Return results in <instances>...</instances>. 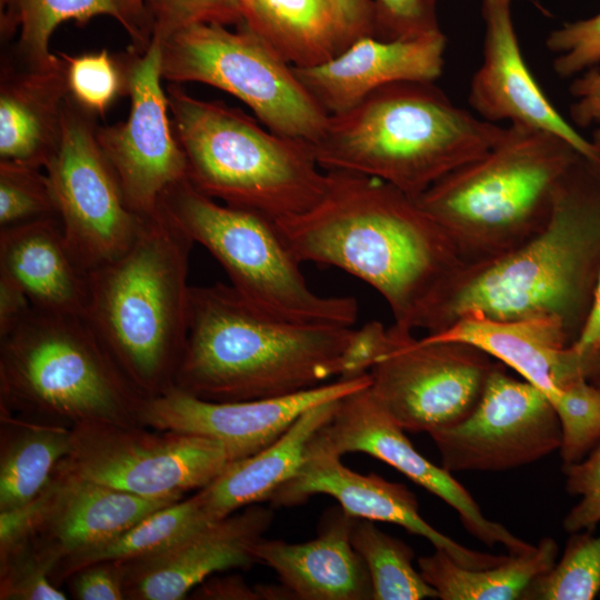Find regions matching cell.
Returning <instances> with one entry per match:
<instances>
[{
    "label": "cell",
    "instance_id": "obj_24",
    "mask_svg": "<svg viewBox=\"0 0 600 600\" xmlns=\"http://www.w3.org/2000/svg\"><path fill=\"white\" fill-rule=\"evenodd\" d=\"M357 518L334 510L319 536L303 543L260 539L257 562L274 570L282 587L301 600H369L372 583L366 563L351 543Z\"/></svg>",
    "mask_w": 600,
    "mask_h": 600
},
{
    "label": "cell",
    "instance_id": "obj_4",
    "mask_svg": "<svg viewBox=\"0 0 600 600\" xmlns=\"http://www.w3.org/2000/svg\"><path fill=\"white\" fill-rule=\"evenodd\" d=\"M506 128L456 106L433 82L402 81L330 114L310 147L324 171L371 176L416 199L486 153Z\"/></svg>",
    "mask_w": 600,
    "mask_h": 600
},
{
    "label": "cell",
    "instance_id": "obj_5",
    "mask_svg": "<svg viewBox=\"0 0 600 600\" xmlns=\"http://www.w3.org/2000/svg\"><path fill=\"white\" fill-rule=\"evenodd\" d=\"M193 244L158 206L128 250L88 272L84 319L143 399L173 386L188 331Z\"/></svg>",
    "mask_w": 600,
    "mask_h": 600
},
{
    "label": "cell",
    "instance_id": "obj_1",
    "mask_svg": "<svg viewBox=\"0 0 600 600\" xmlns=\"http://www.w3.org/2000/svg\"><path fill=\"white\" fill-rule=\"evenodd\" d=\"M600 274V163L580 156L556 196L547 226L520 246L462 262L436 289L414 329L440 332L468 313L509 321L553 318L572 343Z\"/></svg>",
    "mask_w": 600,
    "mask_h": 600
},
{
    "label": "cell",
    "instance_id": "obj_7",
    "mask_svg": "<svg viewBox=\"0 0 600 600\" xmlns=\"http://www.w3.org/2000/svg\"><path fill=\"white\" fill-rule=\"evenodd\" d=\"M172 128L188 180L222 203L273 221L300 214L323 196L327 171L309 143L262 128L240 109L167 87Z\"/></svg>",
    "mask_w": 600,
    "mask_h": 600
},
{
    "label": "cell",
    "instance_id": "obj_40",
    "mask_svg": "<svg viewBox=\"0 0 600 600\" xmlns=\"http://www.w3.org/2000/svg\"><path fill=\"white\" fill-rule=\"evenodd\" d=\"M547 48L557 53L553 69L569 78L600 63V12L591 18L564 23L546 40Z\"/></svg>",
    "mask_w": 600,
    "mask_h": 600
},
{
    "label": "cell",
    "instance_id": "obj_26",
    "mask_svg": "<svg viewBox=\"0 0 600 600\" xmlns=\"http://www.w3.org/2000/svg\"><path fill=\"white\" fill-rule=\"evenodd\" d=\"M0 273L34 310L86 318L89 276L71 254L58 217L0 228Z\"/></svg>",
    "mask_w": 600,
    "mask_h": 600
},
{
    "label": "cell",
    "instance_id": "obj_51",
    "mask_svg": "<svg viewBox=\"0 0 600 600\" xmlns=\"http://www.w3.org/2000/svg\"><path fill=\"white\" fill-rule=\"evenodd\" d=\"M131 1H132L137 7H139L140 9L144 10L141 0H131Z\"/></svg>",
    "mask_w": 600,
    "mask_h": 600
},
{
    "label": "cell",
    "instance_id": "obj_46",
    "mask_svg": "<svg viewBox=\"0 0 600 600\" xmlns=\"http://www.w3.org/2000/svg\"><path fill=\"white\" fill-rule=\"evenodd\" d=\"M344 41L349 47L362 37H377V16L373 0H331Z\"/></svg>",
    "mask_w": 600,
    "mask_h": 600
},
{
    "label": "cell",
    "instance_id": "obj_18",
    "mask_svg": "<svg viewBox=\"0 0 600 600\" xmlns=\"http://www.w3.org/2000/svg\"><path fill=\"white\" fill-rule=\"evenodd\" d=\"M320 493L334 498L350 517L393 523L427 539L462 567H493L508 557L469 549L434 529L421 517L416 496L406 486L374 473L360 474L343 466L340 457L309 448L298 472L269 501L292 507Z\"/></svg>",
    "mask_w": 600,
    "mask_h": 600
},
{
    "label": "cell",
    "instance_id": "obj_36",
    "mask_svg": "<svg viewBox=\"0 0 600 600\" xmlns=\"http://www.w3.org/2000/svg\"><path fill=\"white\" fill-rule=\"evenodd\" d=\"M561 426L563 467L581 461L600 443V387L578 377L551 401Z\"/></svg>",
    "mask_w": 600,
    "mask_h": 600
},
{
    "label": "cell",
    "instance_id": "obj_9",
    "mask_svg": "<svg viewBox=\"0 0 600 600\" xmlns=\"http://www.w3.org/2000/svg\"><path fill=\"white\" fill-rule=\"evenodd\" d=\"M159 207L212 254L233 290L261 314L294 323L354 324L356 299L314 292L273 220L220 203L188 179L169 187Z\"/></svg>",
    "mask_w": 600,
    "mask_h": 600
},
{
    "label": "cell",
    "instance_id": "obj_39",
    "mask_svg": "<svg viewBox=\"0 0 600 600\" xmlns=\"http://www.w3.org/2000/svg\"><path fill=\"white\" fill-rule=\"evenodd\" d=\"M57 560L30 541L1 556V599L64 600L67 596L51 581Z\"/></svg>",
    "mask_w": 600,
    "mask_h": 600
},
{
    "label": "cell",
    "instance_id": "obj_33",
    "mask_svg": "<svg viewBox=\"0 0 600 600\" xmlns=\"http://www.w3.org/2000/svg\"><path fill=\"white\" fill-rule=\"evenodd\" d=\"M351 543L369 571L372 600H420L438 598L437 591L412 566L413 550L372 521L354 520Z\"/></svg>",
    "mask_w": 600,
    "mask_h": 600
},
{
    "label": "cell",
    "instance_id": "obj_17",
    "mask_svg": "<svg viewBox=\"0 0 600 600\" xmlns=\"http://www.w3.org/2000/svg\"><path fill=\"white\" fill-rule=\"evenodd\" d=\"M370 374L337 379L277 398L244 401L201 399L174 386L142 399L138 419L156 430L202 436L221 442L232 461L252 456L281 437L310 408L370 386Z\"/></svg>",
    "mask_w": 600,
    "mask_h": 600
},
{
    "label": "cell",
    "instance_id": "obj_10",
    "mask_svg": "<svg viewBox=\"0 0 600 600\" xmlns=\"http://www.w3.org/2000/svg\"><path fill=\"white\" fill-rule=\"evenodd\" d=\"M161 43V78L200 82L246 103L277 134L314 143L330 114L316 101L293 67L243 24L196 23Z\"/></svg>",
    "mask_w": 600,
    "mask_h": 600
},
{
    "label": "cell",
    "instance_id": "obj_52",
    "mask_svg": "<svg viewBox=\"0 0 600 600\" xmlns=\"http://www.w3.org/2000/svg\"><path fill=\"white\" fill-rule=\"evenodd\" d=\"M4 0H0V4L3 2Z\"/></svg>",
    "mask_w": 600,
    "mask_h": 600
},
{
    "label": "cell",
    "instance_id": "obj_49",
    "mask_svg": "<svg viewBox=\"0 0 600 600\" xmlns=\"http://www.w3.org/2000/svg\"><path fill=\"white\" fill-rule=\"evenodd\" d=\"M200 584L194 592L197 599H261L257 588L254 590L249 588L239 577L212 579Z\"/></svg>",
    "mask_w": 600,
    "mask_h": 600
},
{
    "label": "cell",
    "instance_id": "obj_11",
    "mask_svg": "<svg viewBox=\"0 0 600 600\" xmlns=\"http://www.w3.org/2000/svg\"><path fill=\"white\" fill-rule=\"evenodd\" d=\"M232 462L211 438L129 424L87 421L71 428L57 471L133 494L159 498L202 489Z\"/></svg>",
    "mask_w": 600,
    "mask_h": 600
},
{
    "label": "cell",
    "instance_id": "obj_23",
    "mask_svg": "<svg viewBox=\"0 0 600 600\" xmlns=\"http://www.w3.org/2000/svg\"><path fill=\"white\" fill-rule=\"evenodd\" d=\"M424 338L476 346L518 372L550 402L560 388L573 379L589 380L587 369L570 348L572 340L568 331L553 318L500 321L468 313L447 329Z\"/></svg>",
    "mask_w": 600,
    "mask_h": 600
},
{
    "label": "cell",
    "instance_id": "obj_35",
    "mask_svg": "<svg viewBox=\"0 0 600 600\" xmlns=\"http://www.w3.org/2000/svg\"><path fill=\"white\" fill-rule=\"evenodd\" d=\"M66 66L69 97L82 109L102 118L110 106L127 94L124 56L108 50L70 56L59 52Z\"/></svg>",
    "mask_w": 600,
    "mask_h": 600
},
{
    "label": "cell",
    "instance_id": "obj_14",
    "mask_svg": "<svg viewBox=\"0 0 600 600\" xmlns=\"http://www.w3.org/2000/svg\"><path fill=\"white\" fill-rule=\"evenodd\" d=\"M449 472H500L533 463L561 446V426L547 396L498 362L474 409L429 432Z\"/></svg>",
    "mask_w": 600,
    "mask_h": 600
},
{
    "label": "cell",
    "instance_id": "obj_37",
    "mask_svg": "<svg viewBox=\"0 0 600 600\" xmlns=\"http://www.w3.org/2000/svg\"><path fill=\"white\" fill-rule=\"evenodd\" d=\"M58 217L42 169L0 161V228Z\"/></svg>",
    "mask_w": 600,
    "mask_h": 600
},
{
    "label": "cell",
    "instance_id": "obj_20",
    "mask_svg": "<svg viewBox=\"0 0 600 600\" xmlns=\"http://www.w3.org/2000/svg\"><path fill=\"white\" fill-rule=\"evenodd\" d=\"M272 511L246 507L151 554L119 561L126 599L179 600L218 571L257 563L253 546L272 522Z\"/></svg>",
    "mask_w": 600,
    "mask_h": 600
},
{
    "label": "cell",
    "instance_id": "obj_41",
    "mask_svg": "<svg viewBox=\"0 0 600 600\" xmlns=\"http://www.w3.org/2000/svg\"><path fill=\"white\" fill-rule=\"evenodd\" d=\"M566 489L580 501L563 519L568 533L593 531L600 522V443L581 461L563 467Z\"/></svg>",
    "mask_w": 600,
    "mask_h": 600
},
{
    "label": "cell",
    "instance_id": "obj_42",
    "mask_svg": "<svg viewBox=\"0 0 600 600\" xmlns=\"http://www.w3.org/2000/svg\"><path fill=\"white\" fill-rule=\"evenodd\" d=\"M377 38L384 40L416 38L440 31L436 0H373Z\"/></svg>",
    "mask_w": 600,
    "mask_h": 600
},
{
    "label": "cell",
    "instance_id": "obj_34",
    "mask_svg": "<svg viewBox=\"0 0 600 600\" xmlns=\"http://www.w3.org/2000/svg\"><path fill=\"white\" fill-rule=\"evenodd\" d=\"M559 562L536 578L521 600H591L600 591V536L570 533Z\"/></svg>",
    "mask_w": 600,
    "mask_h": 600
},
{
    "label": "cell",
    "instance_id": "obj_27",
    "mask_svg": "<svg viewBox=\"0 0 600 600\" xmlns=\"http://www.w3.org/2000/svg\"><path fill=\"white\" fill-rule=\"evenodd\" d=\"M341 399L317 404L303 412L274 442L247 458L230 462L208 486L200 489L210 521L241 508L269 501L302 466L316 432L329 421Z\"/></svg>",
    "mask_w": 600,
    "mask_h": 600
},
{
    "label": "cell",
    "instance_id": "obj_32",
    "mask_svg": "<svg viewBox=\"0 0 600 600\" xmlns=\"http://www.w3.org/2000/svg\"><path fill=\"white\" fill-rule=\"evenodd\" d=\"M71 429L26 423L1 448L0 511L24 506L51 482L69 452Z\"/></svg>",
    "mask_w": 600,
    "mask_h": 600
},
{
    "label": "cell",
    "instance_id": "obj_12",
    "mask_svg": "<svg viewBox=\"0 0 600 600\" xmlns=\"http://www.w3.org/2000/svg\"><path fill=\"white\" fill-rule=\"evenodd\" d=\"M96 119L68 94L61 141L44 168L64 241L87 272L128 250L146 220L126 200L97 140Z\"/></svg>",
    "mask_w": 600,
    "mask_h": 600
},
{
    "label": "cell",
    "instance_id": "obj_48",
    "mask_svg": "<svg viewBox=\"0 0 600 600\" xmlns=\"http://www.w3.org/2000/svg\"><path fill=\"white\" fill-rule=\"evenodd\" d=\"M32 309L26 293L0 273V337L16 328Z\"/></svg>",
    "mask_w": 600,
    "mask_h": 600
},
{
    "label": "cell",
    "instance_id": "obj_30",
    "mask_svg": "<svg viewBox=\"0 0 600 600\" xmlns=\"http://www.w3.org/2000/svg\"><path fill=\"white\" fill-rule=\"evenodd\" d=\"M558 544L552 538L541 539L526 553L511 554L493 567L470 569L436 550L420 557L418 567L423 579L442 600H517L529 584L556 563Z\"/></svg>",
    "mask_w": 600,
    "mask_h": 600
},
{
    "label": "cell",
    "instance_id": "obj_45",
    "mask_svg": "<svg viewBox=\"0 0 600 600\" xmlns=\"http://www.w3.org/2000/svg\"><path fill=\"white\" fill-rule=\"evenodd\" d=\"M583 72L570 87L574 98L570 114L577 126L594 128L590 140L600 150V69L592 67Z\"/></svg>",
    "mask_w": 600,
    "mask_h": 600
},
{
    "label": "cell",
    "instance_id": "obj_22",
    "mask_svg": "<svg viewBox=\"0 0 600 600\" xmlns=\"http://www.w3.org/2000/svg\"><path fill=\"white\" fill-rule=\"evenodd\" d=\"M180 499L142 497L56 470L31 538L38 540V550L58 563L118 536Z\"/></svg>",
    "mask_w": 600,
    "mask_h": 600
},
{
    "label": "cell",
    "instance_id": "obj_44",
    "mask_svg": "<svg viewBox=\"0 0 600 600\" xmlns=\"http://www.w3.org/2000/svg\"><path fill=\"white\" fill-rule=\"evenodd\" d=\"M71 577V593L79 600H122L123 571L119 561L87 566Z\"/></svg>",
    "mask_w": 600,
    "mask_h": 600
},
{
    "label": "cell",
    "instance_id": "obj_25",
    "mask_svg": "<svg viewBox=\"0 0 600 600\" xmlns=\"http://www.w3.org/2000/svg\"><path fill=\"white\" fill-rule=\"evenodd\" d=\"M60 56V54H59ZM21 64L8 56L0 68V161L44 170L61 137L69 91L66 66Z\"/></svg>",
    "mask_w": 600,
    "mask_h": 600
},
{
    "label": "cell",
    "instance_id": "obj_8",
    "mask_svg": "<svg viewBox=\"0 0 600 600\" xmlns=\"http://www.w3.org/2000/svg\"><path fill=\"white\" fill-rule=\"evenodd\" d=\"M6 404L72 421L130 424L142 397L82 317L34 310L0 337Z\"/></svg>",
    "mask_w": 600,
    "mask_h": 600
},
{
    "label": "cell",
    "instance_id": "obj_21",
    "mask_svg": "<svg viewBox=\"0 0 600 600\" xmlns=\"http://www.w3.org/2000/svg\"><path fill=\"white\" fill-rule=\"evenodd\" d=\"M446 42L441 31L393 40L369 36L324 62L292 67L316 101L329 114H338L381 87L437 80L444 64Z\"/></svg>",
    "mask_w": 600,
    "mask_h": 600
},
{
    "label": "cell",
    "instance_id": "obj_47",
    "mask_svg": "<svg viewBox=\"0 0 600 600\" xmlns=\"http://www.w3.org/2000/svg\"><path fill=\"white\" fill-rule=\"evenodd\" d=\"M570 348L587 369L591 381L600 369V274L588 318Z\"/></svg>",
    "mask_w": 600,
    "mask_h": 600
},
{
    "label": "cell",
    "instance_id": "obj_50",
    "mask_svg": "<svg viewBox=\"0 0 600 600\" xmlns=\"http://www.w3.org/2000/svg\"><path fill=\"white\" fill-rule=\"evenodd\" d=\"M591 382L594 383L596 386L600 387V369H599L598 373L592 378Z\"/></svg>",
    "mask_w": 600,
    "mask_h": 600
},
{
    "label": "cell",
    "instance_id": "obj_28",
    "mask_svg": "<svg viewBox=\"0 0 600 600\" xmlns=\"http://www.w3.org/2000/svg\"><path fill=\"white\" fill-rule=\"evenodd\" d=\"M98 16L116 19L128 33L133 50L143 52L150 44L147 14L131 0H4L0 4L1 41L7 42L19 32L4 54L32 68L56 67L61 58L49 47L54 29L67 21L83 26Z\"/></svg>",
    "mask_w": 600,
    "mask_h": 600
},
{
    "label": "cell",
    "instance_id": "obj_13",
    "mask_svg": "<svg viewBox=\"0 0 600 600\" xmlns=\"http://www.w3.org/2000/svg\"><path fill=\"white\" fill-rule=\"evenodd\" d=\"M394 343L370 369V390L409 432H430L464 419L477 406L498 364L467 342L416 339L389 328Z\"/></svg>",
    "mask_w": 600,
    "mask_h": 600
},
{
    "label": "cell",
    "instance_id": "obj_31",
    "mask_svg": "<svg viewBox=\"0 0 600 600\" xmlns=\"http://www.w3.org/2000/svg\"><path fill=\"white\" fill-rule=\"evenodd\" d=\"M211 522L214 521L207 517L197 492L151 513L111 539L61 559L50 578L61 580L97 562L128 561L151 554Z\"/></svg>",
    "mask_w": 600,
    "mask_h": 600
},
{
    "label": "cell",
    "instance_id": "obj_16",
    "mask_svg": "<svg viewBox=\"0 0 600 600\" xmlns=\"http://www.w3.org/2000/svg\"><path fill=\"white\" fill-rule=\"evenodd\" d=\"M369 387L339 401L332 417L316 432L309 449L340 458L354 452L372 456L454 509L464 529L486 546L501 544L511 554L533 549V544L488 519L451 472L418 452L406 431L374 398Z\"/></svg>",
    "mask_w": 600,
    "mask_h": 600
},
{
    "label": "cell",
    "instance_id": "obj_19",
    "mask_svg": "<svg viewBox=\"0 0 600 600\" xmlns=\"http://www.w3.org/2000/svg\"><path fill=\"white\" fill-rule=\"evenodd\" d=\"M483 59L473 74L469 103L480 118L507 120L553 133L586 158L600 163V150L580 134L544 94L522 57L513 27L510 0H483Z\"/></svg>",
    "mask_w": 600,
    "mask_h": 600
},
{
    "label": "cell",
    "instance_id": "obj_2",
    "mask_svg": "<svg viewBox=\"0 0 600 600\" xmlns=\"http://www.w3.org/2000/svg\"><path fill=\"white\" fill-rule=\"evenodd\" d=\"M321 199L276 222L301 262L329 264L371 286L396 326L414 330L439 284L463 261L444 229L394 186L356 172L327 171Z\"/></svg>",
    "mask_w": 600,
    "mask_h": 600
},
{
    "label": "cell",
    "instance_id": "obj_15",
    "mask_svg": "<svg viewBox=\"0 0 600 600\" xmlns=\"http://www.w3.org/2000/svg\"><path fill=\"white\" fill-rule=\"evenodd\" d=\"M124 56L130 111L126 121L97 126L96 137L129 207L142 218L154 214L163 192L188 179L184 152L176 138L167 91L161 82V43Z\"/></svg>",
    "mask_w": 600,
    "mask_h": 600
},
{
    "label": "cell",
    "instance_id": "obj_29",
    "mask_svg": "<svg viewBox=\"0 0 600 600\" xmlns=\"http://www.w3.org/2000/svg\"><path fill=\"white\" fill-rule=\"evenodd\" d=\"M242 23L293 67L324 62L347 48L331 0H240Z\"/></svg>",
    "mask_w": 600,
    "mask_h": 600
},
{
    "label": "cell",
    "instance_id": "obj_38",
    "mask_svg": "<svg viewBox=\"0 0 600 600\" xmlns=\"http://www.w3.org/2000/svg\"><path fill=\"white\" fill-rule=\"evenodd\" d=\"M151 39L164 41L174 32L196 23L240 26V0H141Z\"/></svg>",
    "mask_w": 600,
    "mask_h": 600
},
{
    "label": "cell",
    "instance_id": "obj_43",
    "mask_svg": "<svg viewBox=\"0 0 600 600\" xmlns=\"http://www.w3.org/2000/svg\"><path fill=\"white\" fill-rule=\"evenodd\" d=\"M389 328L380 321H370L351 331L342 353L337 379L352 380L369 373L373 364L393 347Z\"/></svg>",
    "mask_w": 600,
    "mask_h": 600
},
{
    "label": "cell",
    "instance_id": "obj_3",
    "mask_svg": "<svg viewBox=\"0 0 600 600\" xmlns=\"http://www.w3.org/2000/svg\"><path fill=\"white\" fill-rule=\"evenodd\" d=\"M352 327L261 314L229 284L190 289L188 331L173 386L211 401L306 391L338 378Z\"/></svg>",
    "mask_w": 600,
    "mask_h": 600
},
{
    "label": "cell",
    "instance_id": "obj_6",
    "mask_svg": "<svg viewBox=\"0 0 600 600\" xmlns=\"http://www.w3.org/2000/svg\"><path fill=\"white\" fill-rule=\"evenodd\" d=\"M580 156L553 133L509 124L486 153L416 201L444 229L463 262L489 259L547 226L559 187Z\"/></svg>",
    "mask_w": 600,
    "mask_h": 600
}]
</instances>
